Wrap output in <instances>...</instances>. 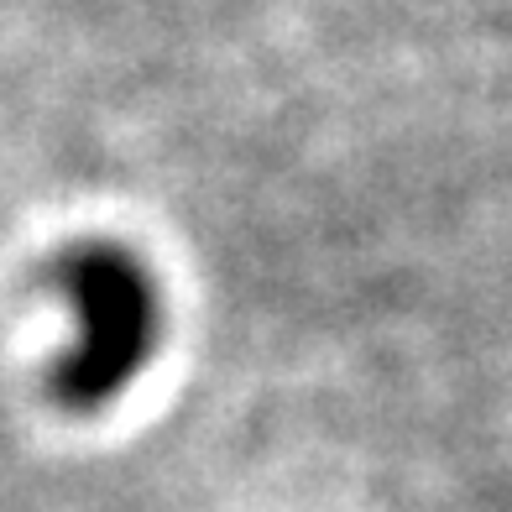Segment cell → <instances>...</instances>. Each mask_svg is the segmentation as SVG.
<instances>
[{
	"mask_svg": "<svg viewBox=\"0 0 512 512\" xmlns=\"http://www.w3.org/2000/svg\"><path fill=\"white\" fill-rule=\"evenodd\" d=\"M53 283L79 319V340L53 366V398L68 413H95L136 382L157 351V283L126 246L79 241L53 262Z\"/></svg>",
	"mask_w": 512,
	"mask_h": 512,
	"instance_id": "6da1fadb",
	"label": "cell"
}]
</instances>
